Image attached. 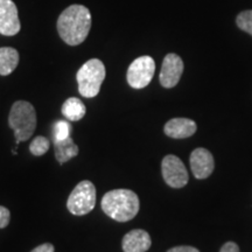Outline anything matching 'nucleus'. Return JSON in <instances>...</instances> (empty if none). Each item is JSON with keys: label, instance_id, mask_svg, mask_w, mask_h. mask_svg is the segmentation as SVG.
<instances>
[{"label": "nucleus", "instance_id": "10", "mask_svg": "<svg viewBox=\"0 0 252 252\" xmlns=\"http://www.w3.org/2000/svg\"><path fill=\"white\" fill-rule=\"evenodd\" d=\"M215 167L213 154L206 149H196L190 154V168L198 180L207 179Z\"/></svg>", "mask_w": 252, "mask_h": 252}, {"label": "nucleus", "instance_id": "16", "mask_svg": "<svg viewBox=\"0 0 252 252\" xmlns=\"http://www.w3.org/2000/svg\"><path fill=\"white\" fill-rule=\"evenodd\" d=\"M49 147H50V143L48 138L43 137V135H37V137L34 138L33 141L31 143L30 151L33 156L41 157L48 152Z\"/></svg>", "mask_w": 252, "mask_h": 252}, {"label": "nucleus", "instance_id": "20", "mask_svg": "<svg viewBox=\"0 0 252 252\" xmlns=\"http://www.w3.org/2000/svg\"><path fill=\"white\" fill-rule=\"evenodd\" d=\"M31 252H55V249L53 244L45 243L39 245V247H36L35 249H33Z\"/></svg>", "mask_w": 252, "mask_h": 252}, {"label": "nucleus", "instance_id": "9", "mask_svg": "<svg viewBox=\"0 0 252 252\" xmlns=\"http://www.w3.org/2000/svg\"><path fill=\"white\" fill-rule=\"evenodd\" d=\"M184 72V61L176 54H167L163 59L160 83L163 88L171 89L179 83Z\"/></svg>", "mask_w": 252, "mask_h": 252}, {"label": "nucleus", "instance_id": "13", "mask_svg": "<svg viewBox=\"0 0 252 252\" xmlns=\"http://www.w3.org/2000/svg\"><path fill=\"white\" fill-rule=\"evenodd\" d=\"M19 64V53L12 47L0 48V75L7 76L15 70Z\"/></svg>", "mask_w": 252, "mask_h": 252}, {"label": "nucleus", "instance_id": "14", "mask_svg": "<svg viewBox=\"0 0 252 252\" xmlns=\"http://www.w3.org/2000/svg\"><path fill=\"white\" fill-rule=\"evenodd\" d=\"M55 143V158L58 161L63 165L64 162L75 158L80 152L78 146L74 143L71 137H68L64 140H54Z\"/></svg>", "mask_w": 252, "mask_h": 252}, {"label": "nucleus", "instance_id": "8", "mask_svg": "<svg viewBox=\"0 0 252 252\" xmlns=\"http://www.w3.org/2000/svg\"><path fill=\"white\" fill-rule=\"evenodd\" d=\"M18 8L12 0H0V34L13 36L20 32Z\"/></svg>", "mask_w": 252, "mask_h": 252}, {"label": "nucleus", "instance_id": "18", "mask_svg": "<svg viewBox=\"0 0 252 252\" xmlns=\"http://www.w3.org/2000/svg\"><path fill=\"white\" fill-rule=\"evenodd\" d=\"M70 124L64 121H58L54 125V140H64L70 137Z\"/></svg>", "mask_w": 252, "mask_h": 252}, {"label": "nucleus", "instance_id": "12", "mask_svg": "<svg viewBox=\"0 0 252 252\" xmlns=\"http://www.w3.org/2000/svg\"><path fill=\"white\" fill-rule=\"evenodd\" d=\"M197 130L196 123L188 118H173L165 124L166 135L174 139H185L191 137Z\"/></svg>", "mask_w": 252, "mask_h": 252}, {"label": "nucleus", "instance_id": "4", "mask_svg": "<svg viewBox=\"0 0 252 252\" xmlns=\"http://www.w3.org/2000/svg\"><path fill=\"white\" fill-rule=\"evenodd\" d=\"M105 65L98 59H91L84 63L77 71L76 80L78 91L86 98H93L99 94L105 78Z\"/></svg>", "mask_w": 252, "mask_h": 252}, {"label": "nucleus", "instance_id": "15", "mask_svg": "<svg viewBox=\"0 0 252 252\" xmlns=\"http://www.w3.org/2000/svg\"><path fill=\"white\" fill-rule=\"evenodd\" d=\"M86 105L76 97H70L62 105V115L70 122L81 121L86 116Z\"/></svg>", "mask_w": 252, "mask_h": 252}, {"label": "nucleus", "instance_id": "5", "mask_svg": "<svg viewBox=\"0 0 252 252\" xmlns=\"http://www.w3.org/2000/svg\"><path fill=\"white\" fill-rule=\"evenodd\" d=\"M96 206V187L91 181L83 180L72 189L67 208L72 215L83 216L93 212Z\"/></svg>", "mask_w": 252, "mask_h": 252}, {"label": "nucleus", "instance_id": "22", "mask_svg": "<svg viewBox=\"0 0 252 252\" xmlns=\"http://www.w3.org/2000/svg\"><path fill=\"white\" fill-rule=\"evenodd\" d=\"M167 252H200L196 248L193 247H175L169 249Z\"/></svg>", "mask_w": 252, "mask_h": 252}, {"label": "nucleus", "instance_id": "21", "mask_svg": "<svg viewBox=\"0 0 252 252\" xmlns=\"http://www.w3.org/2000/svg\"><path fill=\"white\" fill-rule=\"evenodd\" d=\"M220 252H239V248L234 242H228V243H225L220 248Z\"/></svg>", "mask_w": 252, "mask_h": 252}, {"label": "nucleus", "instance_id": "17", "mask_svg": "<svg viewBox=\"0 0 252 252\" xmlns=\"http://www.w3.org/2000/svg\"><path fill=\"white\" fill-rule=\"evenodd\" d=\"M236 23H237V26L242 31L247 32V33H249L252 36V9L241 12L237 15Z\"/></svg>", "mask_w": 252, "mask_h": 252}, {"label": "nucleus", "instance_id": "2", "mask_svg": "<svg viewBox=\"0 0 252 252\" xmlns=\"http://www.w3.org/2000/svg\"><path fill=\"white\" fill-rule=\"evenodd\" d=\"M100 206L103 212L112 220L127 222L137 216L140 202L138 195L130 189H115L104 195Z\"/></svg>", "mask_w": 252, "mask_h": 252}, {"label": "nucleus", "instance_id": "3", "mask_svg": "<svg viewBox=\"0 0 252 252\" xmlns=\"http://www.w3.org/2000/svg\"><path fill=\"white\" fill-rule=\"evenodd\" d=\"M36 111L26 100H18L12 105L8 116V126L14 131L17 145L28 140L36 128Z\"/></svg>", "mask_w": 252, "mask_h": 252}, {"label": "nucleus", "instance_id": "11", "mask_svg": "<svg viewBox=\"0 0 252 252\" xmlns=\"http://www.w3.org/2000/svg\"><path fill=\"white\" fill-rule=\"evenodd\" d=\"M152 245L149 232L141 229L131 230L124 236L122 247L124 252H146Z\"/></svg>", "mask_w": 252, "mask_h": 252}, {"label": "nucleus", "instance_id": "19", "mask_svg": "<svg viewBox=\"0 0 252 252\" xmlns=\"http://www.w3.org/2000/svg\"><path fill=\"white\" fill-rule=\"evenodd\" d=\"M11 220V213L7 208L0 206V229H4L9 224Z\"/></svg>", "mask_w": 252, "mask_h": 252}, {"label": "nucleus", "instance_id": "6", "mask_svg": "<svg viewBox=\"0 0 252 252\" xmlns=\"http://www.w3.org/2000/svg\"><path fill=\"white\" fill-rule=\"evenodd\" d=\"M156 72V62L151 56H140L127 69V83L133 89H144L152 81Z\"/></svg>", "mask_w": 252, "mask_h": 252}, {"label": "nucleus", "instance_id": "7", "mask_svg": "<svg viewBox=\"0 0 252 252\" xmlns=\"http://www.w3.org/2000/svg\"><path fill=\"white\" fill-rule=\"evenodd\" d=\"M163 180L169 187L182 188L188 184V172L184 162L178 157L169 154L163 158L161 163Z\"/></svg>", "mask_w": 252, "mask_h": 252}, {"label": "nucleus", "instance_id": "1", "mask_svg": "<svg viewBox=\"0 0 252 252\" xmlns=\"http://www.w3.org/2000/svg\"><path fill=\"white\" fill-rule=\"evenodd\" d=\"M91 28L90 11L83 5H71L59 17L58 32L69 46L81 45Z\"/></svg>", "mask_w": 252, "mask_h": 252}]
</instances>
